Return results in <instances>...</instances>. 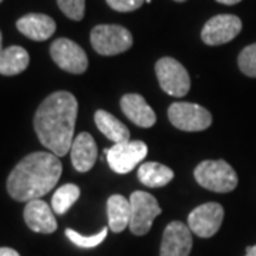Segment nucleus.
I'll return each instance as SVG.
<instances>
[{"instance_id":"obj_1","label":"nucleus","mask_w":256,"mask_h":256,"mask_svg":"<svg viewBox=\"0 0 256 256\" xmlns=\"http://www.w3.org/2000/svg\"><path fill=\"white\" fill-rule=\"evenodd\" d=\"M78 102L72 92H56L43 101L34 116V130L40 142L57 156H64L74 141Z\"/></svg>"},{"instance_id":"obj_2","label":"nucleus","mask_w":256,"mask_h":256,"mask_svg":"<svg viewBox=\"0 0 256 256\" xmlns=\"http://www.w3.org/2000/svg\"><path fill=\"white\" fill-rule=\"evenodd\" d=\"M62 162L53 152H33L18 162L8 178L9 195L20 202L40 200L56 186Z\"/></svg>"},{"instance_id":"obj_3","label":"nucleus","mask_w":256,"mask_h":256,"mask_svg":"<svg viewBox=\"0 0 256 256\" xmlns=\"http://www.w3.org/2000/svg\"><path fill=\"white\" fill-rule=\"evenodd\" d=\"M194 175L201 186L220 194L234 191L238 185V175L235 170L224 160L202 161L195 168Z\"/></svg>"},{"instance_id":"obj_4","label":"nucleus","mask_w":256,"mask_h":256,"mask_svg":"<svg viewBox=\"0 0 256 256\" xmlns=\"http://www.w3.org/2000/svg\"><path fill=\"white\" fill-rule=\"evenodd\" d=\"M90 40L94 50L101 56H116L132 46V36L118 24H98L92 30Z\"/></svg>"},{"instance_id":"obj_5","label":"nucleus","mask_w":256,"mask_h":256,"mask_svg":"<svg viewBox=\"0 0 256 256\" xmlns=\"http://www.w3.org/2000/svg\"><path fill=\"white\" fill-rule=\"evenodd\" d=\"M156 74L161 88L172 97H184L191 88L186 68L172 57H162L156 64Z\"/></svg>"},{"instance_id":"obj_6","label":"nucleus","mask_w":256,"mask_h":256,"mask_svg":"<svg viewBox=\"0 0 256 256\" xmlns=\"http://www.w3.org/2000/svg\"><path fill=\"white\" fill-rule=\"evenodd\" d=\"M131 220L130 226L134 235H146L152 226V222L161 214L156 196L144 191H136L130 196Z\"/></svg>"},{"instance_id":"obj_7","label":"nucleus","mask_w":256,"mask_h":256,"mask_svg":"<svg viewBox=\"0 0 256 256\" xmlns=\"http://www.w3.org/2000/svg\"><path fill=\"white\" fill-rule=\"evenodd\" d=\"M148 152V146L142 141H124L107 148L104 154L110 168L117 174H128L137 166Z\"/></svg>"},{"instance_id":"obj_8","label":"nucleus","mask_w":256,"mask_h":256,"mask_svg":"<svg viewBox=\"0 0 256 256\" xmlns=\"http://www.w3.org/2000/svg\"><path fill=\"white\" fill-rule=\"evenodd\" d=\"M168 118L182 131H204L212 124L210 111L194 102H174L168 108Z\"/></svg>"},{"instance_id":"obj_9","label":"nucleus","mask_w":256,"mask_h":256,"mask_svg":"<svg viewBox=\"0 0 256 256\" xmlns=\"http://www.w3.org/2000/svg\"><path fill=\"white\" fill-rule=\"evenodd\" d=\"M50 56L62 70L72 74H82L88 67L86 52L68 38H57L50 46Z\"/></svg>"},{"instance_id":"obj_10","label":"nucleus","mask_w":256,"mask_h":256,"mask_svg":"<svg viewBox=\"0 0 256 256\" xmlns=\"http://www.w3.org/2000/svg\"><path fill=\"white\" fill-rule=\"evenodd\" d=\"M224 208L216 202L202 204L188 216V226L196 236L210 238L220 230L224 220Z\"/></svg>"},{"instance_id":"obj_11","label":"nucleus","mask_w":256,"mask_h":256,"mask_svg":"<svg viewBox=\"0 0 256 256\" xmlns=\"http://www.w3.org/2000/svg\"><path fill=\"white\" fill-rule=\"evenodd\" d=\"M242 30V22L234 14H218L210 18L202 28L201 37L208 46H220L229 43Z\"/></svg>"},{"instance_id":"obj_12","label":"nucleus","mask_w":256,"mask_h":256,"mask_svg":"<svg viewBox=\"0 0 256 256\" xmlns=\"http://www.w3.org/2000/svg\"><path fill=\"white\" fill-rule=\"evenodd\" d=\"M192 235L190 226L180 220L171 222L164 230L160 256H190Z\"/></svg>"},{"instance_id":"obj_13","label":"nucleus","mask_w":256,"mask_h":256,"mask_svg":"<svg viewBox=\"0 0 256 256\" xmlns=\"http://www.w3.org/2000/svg\"><path fill=\"white\" fill-rule=\"evenodd\" d=\"M53 208L48 206V204L42 200H33L28 202L24 208V220L28 226L37 234H52L57 229Z\"/></svg>"},{"instance_id":"obj_14","label":"nucleus","mask_w":256,"mask_h":256,"mask_svg":"<svg viewBox=\"0 0 256 256\" xmlns=\"http://www.w3.org/2000/svg\"><path fill=\"white\" fill-rule=\"evenodd\" d=\"M16 28L22 34L34 42H44L54 34L56 22L47 14L30 13L18 18Z\"/></svg>"},{"instance_id":"obj_15","label":"nucleus","mask_w":256,"mask_h":256,"mask_svg":"<svg viewBox=\"0 0 256 256\" xmlns=\"http://www.w3.org/2000/svg\"><path fill=\"white\" fill-rule=\"evenodd\" d=\"M121 110L130 121L142 128H150L156 124V116L154 110L146 104V98L140 94H126L121 98Z\"/></svg>"},{"instance_id":"obj_16","label":"nucleus","mask_w":256,"mask_h":256,"mask_svg":"<svg viewBox=\"0 0 256 256\" xmlns=\"http://www.w3.org/2000/svg\"><path fill=\"white\" fill-rule=\"evenodd\" d=\"M72 162L78 172H87L92 168L97 160V144L88 132H80L74 138L72 150Z\"/></svg>"},{"instance_id":"obj_17","label":"nucleus","mask_w":256,"mask_h":256,"mask_svg":"<svg viewBox=\"0 0 256 256\" xmlns=\"http://www.w3.org/2000/svg\"><path fill=\"white\" fill-rule=\"evenodd\" d=\"M107 215H108V228L118 234L130 226L131 220V206L130 201L122 195H111L107 201Z\"/></svg>"},{"instance_id":"obj_18","label":"nucleus","mask_w":256,"mask_h":256,"mask_svg":"<svg viewBox=\"0 0 256 256\" xmlns=\"http://www.w3.org/2000/svg\"><path fill=\"white\" fill-rule=\"evenodd\" d=\"M96 126L106 137L111 140L114 144L124 142L130 140V130L126 124H122L118 118L111 116L110 112L104 110H98L94 116Z\"/></svg>"},{"instance_id":"obj_19","label":"nucleus","mask_w":256,"mask_h":256,"mask_svg":"<svg viewBox=\"0 0 256 256\" xmlns=\"http://www.w3.org/2000/svg\"><path fill=\"white\" fill-rule=\"evenodd\" d=\"M138 180L150 188H161L174 180V171L160 162H144L138 168Z\"/></svg>"},{"instance_id":"obj_20","label":"nucleus","mask_w":256,"mask_h":256,"mask_svg":"<svg viewBox=\"0 0 256 256\" xmlns=\"http://www.w3.org/2000/svg\"><path fill=\"white\" fill-rule=\"evenodd\" d=\"M30 57L20 46H10L0 53V74L16 76L28 68Z\"/></svg>"},{"instance_id":"obj_21","label":"nucleus","mask_w":256,"mask_h":256,"mask_svg":"<svg viewBox=\"0 0 256 256\" xmlns=\"http://www.w3.org/2000/svg\"><path fill=\"white\" fill-rule=\"evenodd\" d=\"M80 196V188L76 184H66L60 186L53 195L52 208L57 215H64Z\"/></svg>"},{"instance_id":"obj_22","label":"nucleus","mask_w":256,"mask_h":256,"mask_svg":"<svg viewBox=\"0 0 256 256\" xmlns=\"http://www.w3.org/2000/svg\"><path fill=\"white\" fill-rule=\"evenodd\" d=\"M107 234H108V228H102L98 234L90 235V236L82 235V234L76 232L73 229H66L67 238L70 239L76 246L84 248V249H92V248L98 246L101 242L107 238Z\"/></svg>"},{"instance_id":"obj_23","label":"nucleus","mask_w":256,"mask_h":256,"mask_svg":"<svg viewBox=\"0 0 256 256\" xmlns=\"http://www.w3.org/2000/svg\"><path fill=\"white\" fill-rule=\"evenodd\" d=\"M240 72L248 77H256V43L246 46L238 57Z\"/></svg>"},{"instance_id":"obj_24","label":"nucleus","mask_w":256,"mask_h":256,"mask_svg":"<svg viewBox=\"0 0 256 256\" xmlns=\"http://www.w3.org/2000/svg\"><path fill=\"white\" fill-rule=\"evenodd\" d=\"M57 4L64 14L72 20H82L84 18L86 0H57Z\"/></svg>"},{"instance_id":"obj_25","label":"nucleus","mask_w":256,"mask_h":256,"mask_svg":"<svg viewBox=\"0 0 256 256\" xmlns=\"http://www.w3.org/2000/svg\"><path fill=\"white\" fill-rule=\"evenodd\" d=\"M106 2L112 10L127 13V12H134V10L140 9L146 0H106Z\"/></svg>"},{"instance_id":"obj_26","label":"nucleus","mask_w":256,"mask_h":256,"mask_svg":"<svg viewBox=\"0 0 256 256\" xmlns=\"http://www.w3.org/2000/svg\"><path fill=\"white\" fill-rule=\"evenodd\" d=\"M0 256H20L18 252H16L12 248H0Z\"/></svg>"},{"instance_id":"obj_27","label":"nucleus","mask_w":256,"mask_h":256,"mask_svg":"<svg viewBox=\"0 0 256 256\" xmlns=\"http://www.w3.org/2000/svg\"><path fill=\"white\" fill-rule=\"evenodd\" d=\"M218 3H222V4H228V6H230V4H236V3H239V2H242V0H216Z\"/></svg>"},{"instance_id":"obj_28","label":"nucleus","mask_w":256,"mask_h":256,"mask_svg":"<svg viewBox=\"0 0 256 256\" xmlns=\"http://www.w3.org/2000/svg\"><path fill=\"white\" fill-rule=\"evenodd\" d=\"M245 256H256V245L255 246H248L246 248V255Z\"/></svg>"},{"instance_id":"obj_29","label":"nucleus","mask_w":256,"mask_h":256,"mask_svg":"<svg viewBox=\"0 0 256 256\" xmlns=\"http://www.w3.org/2000/svg\"><path fill=\"white\" fill-rule=\"evenodd\" d=\"M3 52V47H2V32H0V53Z\"/></svg>"},{"instance_id":"obj_30","label":"nucleus","mask_w":256,"mask_h":256,"mask_svg":"<svg viewBox=\"0 0 256 256\" xmlns=\"http://www.w3.org/2000/svg\"><path fill=\"white\" fill-rule=\"evenodd\" d=\"M175 2H180L181 3V2H186V0H175Z\"/></svg>"},{"instance_id":"obj_31","label":"nucleus","mask_w":256,"mask_h":256,"mask_svg":"<svg viewBox=\"0 0 256 256\" xmlns=\"http://www.w3.org/2000/svg\"><path fill=\"white\" fill-rule=\"evenodd\" d=\"M2 2H3V0H0V3H2Z\"/></svg>"}]
</instances>
